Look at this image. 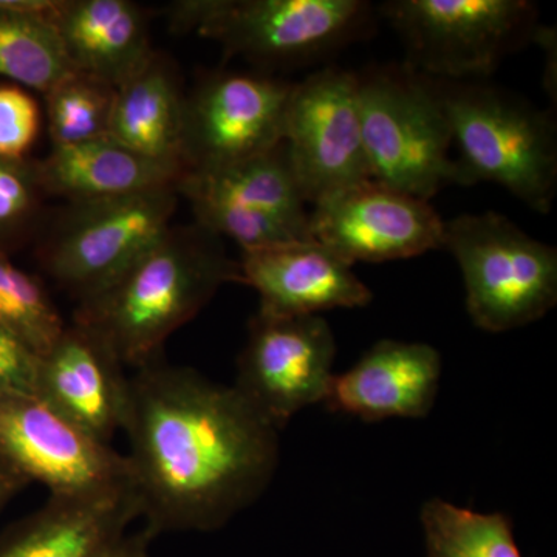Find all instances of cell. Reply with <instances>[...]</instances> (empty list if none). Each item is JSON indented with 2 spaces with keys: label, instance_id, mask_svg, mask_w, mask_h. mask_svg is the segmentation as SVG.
<instances>
[{
  "label": "cell",
  "instance_id": "277c9868",
  "mask_svg": "<svg viewBox=\"0 0 557 557\" xmlns=\"http://www.w3.org/2000/svg\"><path fill=\"white\" fill-rule=\"evenodd\" d=\"M357 79L370 178L426 201L453 185V135L437 83L405 64Z\"/></svg>",
  "mask_w": 557,
  "mask_h": 557
},
{
  "label": "cell",
  "instance_id": "ba28073f",
  "mask_svg": "<svg viewBox=\"0 0 557 557\" xmlns=\"http://www.w3.org/2000/svg\"><path fill=\"white\" fill-rule=\"evenodd\" d=\"M177 189L189 200L197 225L230 237L242 251L313 240L309 201L285 143L219 170L183 172Z\"/></svg>",
  "mask_w": 557,
  "mask_h": 557
},
{
  "label": "cell",
  "instance_id": "9a60e30c",
  "mask_svg": "<svg viewBox=\"0 0 557 557\" xmlns=\"http://www.w3.org/2000/svg\"><path fill=\"white\" fill-rule=\"evenodd\" d=\"M239 265L242 284L259 293L262 317H313L359 309L373 298L354 265L317 240L242 251Z\"/></svg>",
  "mask_w": 557,
  "mask_h": 557
},
{
  "label": "cell",
  "instance_id": "603a6c76",
  "mask_svg": "<svg viewBox=\"0 0 557 557\" xmlns=\"http://www.w3.org/2000/svg\"><path fill=\"white\" fill-rule=\"evenodd\" d=\"M426 557H522L504 512H479L431 498L421 508Z\"/></svg>",
  "mask_w": 557,
  "mask_h": 557
},
{
  "label": "cell",
  "instance_id": "52a82bcc",
  "mask_svg": "<svg viewBox=\"0 0 557 557\" xmlns=\"http://www.w3.org/2000/svg\"><path fill=\"white\" fill-rule=\"evenodd\" d=\"M381 10L405 42V65L456 83L493 75L541 27L527 0H392Z\"/></svg>",
  "mask_w": 557,
  "mask_h": 557
},
{
  "label": "cell",
  "instance_id": "7a4b0ae2",
  "mask_svg": "<svg viewBox=\"0 0 557 557\" xmlns=\"http://www.w3.org/2000/svg\"><path fill=\"white\" fill-rule=\"evenodd\" d=\"M240 282L239 262L203 226H171L100 292L78 300L73 324L135 370L159 361L172 333L197 317L223 285Z\"/></svg>",
  "mask_w": 557,
  "mask_h": 557
},
{
  "label": "cell",
  "instance_id": "30bf717a",
  "mask_svg": "<svg viewBox=\"0 0 557 557\" xmlns=\"http://www.w3.org/2000/svg\"><path fill=\"white\" fill-rule=\"evenodd\" d=\"M284 143L311 207L372 180L359 116L357 73L327 67L295 84Z\"/></svg>",
  "mask_w": 557,
  "mask_h": 557
},
{
  "label": "cell",
  "instance_id": "44dd1931",
  "mask_svg": "<svg viewBox=\"0 0 557 557\" xmlns=\"http://www.w3.org/2000/svg\"><path fill=\"white\" fill-rule=\"evenodd\" d=\"M185 109L186 98L174 73L153 54L116 89L109 137L148 159L185 171Z\"/></svg>",
  "mask_w": 557,
  "mask_h": 557
},
{
  "label": "cell",
  "instance_id": "e0dca14e",
  "mask_svg": "<svg viewBox=\"0 0 557 557\" xmlns=\"http://www.w3.org/2000/svg\"><path fill=\"white\" fill-rule=\"evenodd\" d=\"M440 379L442 357L434 347L383 339L333 376L324 405L362 421L423 418L437 398Z\"/></svg>",
  "mask_w": 557,
  "mask_h": 557
},
{
  "label": "cell",
  "instance_id": "5bb4252c",
  "mask_svg": "<svg viewBox=\"0 0 557 557\" xmlns=\"http://www.w3.org/2000/svg\"><path fill=\"white\" fill-rule=\"evenodd\" d=\"M310 231L313 240L355 265L443 248L445 220L429 201L368 180L313 205Z\"/></svg>",
  "mask_w": 557,
  "mask_h": 557
},
{
  "label": "cell",
  "instance_id": "7402d4cb",
  "mask_svg": "<svg viewBox=\"0 0 557 557\" xmlns=\"http://www.w3.org/2000/svg\"><path fill=\"white\" fill-rule=\"evenodd\" d=\"M72 73L51 16L0 2V78L47 95Z\"/></svg>",
  "mask_w": 557,
  "mask_h": 557
},
{
  "label": "cell",
  "instance_id": "6da1fadb",
  "mask_svg": "<svg viewBox=\"0 0 557 557\" xmlns=\"http://www.w3.org/2000/svg\"><path fill=\"white\" fill-rule=\"evenodd\" d=\"M123 431L153 537L219 530L265 493L278 465L277 429L236 387L161 359L131 376Z\"/></svg>",
  "mask_w": 557,
  "mask_h": 557
},
{
  "label": "cell",
  "instance_id": "4316f807",
  "mask_svg": "<svg viewBox=\"0 0 557 557\" xmlns=\"http://www.w3.org/2000/svg\"><path fill=\"white\" fill-rule=\"evenodd\" d=\"M42 124L39 102L16 84H0V159L25 160Z\"/></svg>",
  "mask_w": 557,
  "mask_h": 557
},
{
  "label": "cell",
  "instance_id": "484cf974",
  "mask_svg": "<svg viewBox=\"0 0 557 557\" xmlns=\"http://www.w3.org/2000/svg\"><path fill=\"white\" fill-rule=\"evenodd\" d=\"M42 194L36 161L0 159V251L9 255L28 230Z\"/></svg>",
  "mask_w": 557,
  "mask_h": 557
},
{
  "label": "cell",
  "instance_id": "d4e9b609",
  "mask_svg": "<svg viewBox=\"0 0 557 557\" xmlns=\"http://www.w3.org/2000/svg\"><path fill=\"white\" fill-rule=\"evenodd\" d=\"M115 87L73 72L44 95L51 145L70 146L108 137Z\"/></svg>",
  "mask_w": 557,
  "mask_h": 557
},
{
  "label": "cell",
  "instance_id": "d6986e66",
  "mask_svg": "<svg viewBox=\"0 0 557 557\" xmlns=\"http://www.w3.org/2000/svg\"><path fill=\"white\" fill-rule=\"evenodd\" d=\"M51 21L73 72L115 89L153 57L148 17L131 0H61Z\"/></svg>",
  "mask_w": 557,
  "mask_h": 557
},
{
  "label": "cell",
  "instance_id": "2e32d148",
  "mask_svg": "<svg viewBox=\"0 0 557 557\" xmlns=\"http://www.w3.org/2000/svg\"><path fill=\"white\" fill-rule=\"evenodd\" d=\"M35 394L110 445L126 421L129 379L90 333L72 322L38 358Z\"/></svg>",
  "mask_w": 557,
  "mask_h": 557
},
{
  "label": "cell",
  "instance_id": "f1b7e54d",
  "mask_svg": "<svg viewBox=\"0 0 557 557\" xmlns=\"http://www.w3.org/2000/svg\"><path fill=\"white\" fill-rule=\"evenodd\" d=\"M153 536L143 528L137 533H127L101 557H150L149 547Z\"/></svg>",
  "mask_w": 557,
  "mask_h": 557
},
{
  "label": "cell",
  "instance_id": "f546056e",
  "mask_svg": "<svg viewBox=\"0 0 557 557\" xmlns=\"http://www.w3.org/2000/svg\"><path fill=\"white\" fill-rule=\"evenodd\" d=\"M27 485V480L22 478L5 458L0 456V511Z\"/></svg>",
  "mask_w": 557,
  "mask_h": 557
},
{
  "label": "cell",
  "instance_id": "ac0fdd59",
  "mask_svg": "<svg viewBox=\"0 0 557 557\" xmlns=\"http://www.w3.org/2000/svg\"><path fill=\"white\" fill-rule=\"evenodd\" d=\"M139 518L134 486L87 496H50L0 531V557H101Z\"/></svg>",
  "mask_w": 557,
  "mask_h": 557
},
{
  "label": "cell",
  "instance_id": "4fadbf2b",
  "mask_svg": "<svg viewBox=\"0 0 557 557\" xmlns=\"http://www.w3.org/2000/svg\"><path fill=\"white\" fill-rule=\"evenodd\" d=\"M336 341L329 322L313 317L269 318L249 324L234 387L277 431L299 410L324 403L335 373Z\"/></svg>",
  "mask_w": 557,
  "mask_h": 557
},
{
  "label": "cell",
  "instance_id": "ffe728a7",
  "mask_svg": "<svg viewBox=\"0 0 557 557\" xmlns=\"http://www.w3.org/2000/svg\"><path fill=\"white\" fill-rule=\"evenodd\" d=\"M36 171L44 194L64 197L70 203L175 185L185 172L175 164L148 159L109 135L53 146L46 159L36 161Z\"/></svg>",
  "mask_w": 557,
  "mask_h": 557
},
{
  "label": "cell",
  "instance_id": "9c48e42d",
  "mask_svg": "<svg viewBox=\"0 0 557 557\" xmlns=\"http://www.w3.org/2000/svg\"><path fill=\"white\" fill-rule=\"evenodd\" d=\"M175 185L70 203L42 251L44 269L78 300L100 292L171 230Z\"/></svg>",
  "mask_w": 557,
  "mask_h": 557
},
{
  "label": "cell",
  "instance_id": "cb8c5ba5",
  "mask_svg": "<svg viewBox=\"0 0 557 557\" xmlns=\"http://www.w3.org/2000/svg\"><path fill=\"white\" fill-rule=\"evenodd\" d=\"M57 304L32 274L0 251V332L42 357L64 332Z\"/></svg>",
  "mask_w": 557,
  "mask_h": 557
},
{
  "label": "cell",
  "instance_id": "7c38bea8",
  "mask_svg": "<svg viewBox=\"0 0 557 557\" xmlns=\"http://www.w3.org/2000/svg\"><path fill=\"white\" fill-rule=\"evenodd\" d=\"M295 83L256 73L209 76L186 98V171L219 170L262 156L284 143Z\"/></svg>",
  "mask_w": 557,
  "mask_h": 557
},
{
  "label": "cell",
  "instance_id": "83f0119b",
  "mask_svg": "<svg viewBox=\"0 0 557 557\" xmlns=\"http://www.w3.org/2000/svg\"><path fill=\"white\" fill-rule=\"evenodd\" d=\"M38 357L5 333L0 332V399L35 394Z\"/></svg>",
  "mask_w": 557,
  "mask_h": 557
},
{
  "label": "cell",
  "instance_id": "5b68a950",
  "mask_svg": "<svg viewBox=\"0 0 557 557\" xmlns=\"http://www.w3.org/2000/svg\"><path fill=\"white\" fill-rule=\"evenodd\" d=\"M443 248L456 258L467 310L490 333L525 327L557 302V251L507 215L487 211L445 220Z\"/></svg>",
  "mask_w": 557,
  "mask_h": 557
},
{
  "label": "cell",
  "instance_id": "8fae6325",
  "mask_svg": "<svg viewBox=\"0 0 557 557\" xmlns=\"http://www.w3.org/2000/svg\"><path fill=\"white\" fill-rule=\"evenodd\" d=\"M0 456L50 496H87L132 485L116 453L36 394L0 399Z\"/></svg>",
  "mask_w": 557,
  "mask_h": 557
},
{
  "label": "cell",
  "instance_id": "3957f363",
  "mask_svg": "<svg viewBox=\"0 0 557 557\" xmlns=\"http://www.w3.org/2000/svg\"><path fill=\"white\" fill-rule=\"evenodd\" d=\"M434 81L458 152L454 183H496L548 214L557 190L552 113L483 81Z\"/></svg>",
  "mask_w": 557,
  "mask_h": 557
},
{
  "label": "cell",
  "instance_id": "8992f818",
  "mask_svg": "<svg viewBox=\"0 0 557 557\" xmlns=\"http://www.w3.org/2000/svg\"><path fill=\"white\" fill-rule=\"evenodd\" d=\"M175 32H199L228 54L265 65L317 61L366 32L361 0H183L168 11Z\"/></svg>",
  "mask_w": 557,
  "mask_h": 557
}]
</instances>
